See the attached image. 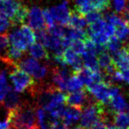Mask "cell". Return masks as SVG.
<instances>
[{"instance_id":"cell-1","label":"cell","mask_w":129,"mask_h":129,"mask_svg":"<svg viewBox=\"0 0 129 129\" xmlns=\"http://www.w3.org/2000/svg\"><path fill=\"white\" fill-rule=\"evenodd\" d=\"M7 118L12 129H28L38 126L35 107L29 103L22 104L16 110L8 111Z\"/></svg>"},{"instance_id":"cell-2","label":"cell","mask_w":129,"mask_h":129,"mask_svg":"<svg viewBox=\"0 0 129 129\" xmlns=\"http://www.w3.org/2000/svg\"><path fill=\"white\" fill-rule=\"evenodd\" d=\"M9 77L16 92H25L26 91H28L31 93L36 87L35 79L18 66L11 70Z\"/></svg>"},{"instance_id":"cell-3","label":"cell","mask_w":129,"mask_h":129,"mask_svg":"<svg viewBox=\"0 0 129 129\" xmlns=\"http://www.w3.org/2000/svg\"><path fill=\"white\" fill-rule=\"evenodd\" d=\"M17 66L36 80L45 79L48 74V68L45 64H40L35 58H26L17 63Z\"/></svg>"},{"instance_id":"cell-4","label":"cell","mask_w":129,"mask_h":129,"mask_svg":"<svg viewBox=\"0 0 129 129\" xmlns=\"http://www.w3.org/2000/svg\"><path fill=\"white\" fill-rule=\"evenodd\" d=\"M109 85L111 84H107L104 81L100 83H91L89 85L86 86L85 89L88 93L92 94L98 101L106 105L109 103L111 99L109 91H108Z\"/></svg>"},{"instance_id":"cell-5","label":"cell","mask_w":129,"mask_h":129,"mask_svg":"<svg viewBox=\"0 0 129 129\" xmlns=\"http://www.w3.org/2000/svg\"><path fill=\"white\" fill-rule=\"evenodd\" d=\"M91 101H92L89 100L88 98V92L85 88L71 91L65 95V104L69 106L80 107L83 109L85 105H88Z\"/></svg>"},{"instance_id":"cell-6","label":"cell","mask_w":129,"mask_h":129,"mask_svg":"<svg viewBox=\"0 0 129 129\" xmlns=\"http://www.w3.org/2000/svg\"><path fill=\"white\" fill-rule=\"evenodd\" d=\"M72 74L66 67H54L52 70V85L61 91H67V80Z\"/></svg>"},{"instance_id":"cell-7","label":"cell","mask_w":129,"mask_h":129,"mask_svg":"<svg viewBox=\"0 0 129 129\" xmlns=\"http://www.w3.org/2000/svg\"><path fill=\"white\" fill-rule=\"evenodd\" d=\"M54 21L63 25H67L70 16V10L68 8V1L63 0L60 4L52 7L49 9Z\"/></svg>"},{"instance_id":"cell-8","label":"cell","mask_w":129,"mask_h":129,"mask_svg":"<svg viewBox=\"0 0 129 129\" xmlns=\"http://www.w3.org/2000/svg\"><path fill=\"white\" fill-rule=\"evenodd\" d=\"M27 20H28L29 26L31 29L35 30L45 29L46 25L44 21L43 13L41 9L38 7H33L31 9L29 10Z\"/></svg>"},{"instance_id":"cell-9","label":"cell","mask_w":129,"mask_h":129,"mask_svg":"<svg viewBox=\"0 0 129 129\" xmlns=\"http://www.w3.org/2000/svg\"><path fill=\"white\" fill-rule=\"evenodd\" d=\"M2 103L3 107L7 110V111L14 110L21 106L22 104V99L20 97L19 94L15 90H13L10 86L4 98H3Z\"/></svg>"},{"instance_id":"cell-10","label":"cell","mask_w":129,"mask_h":129,"mask_svg":"<svg viewBox=\"0 0 129 129\" xmlns=\"http://www.w3.org/2000/svg\"><path fill=\"white\" fill-rule=\"evenodd\" d=\"M82 108L75 107V106H67L64 108L63 113L61 119L63 123L66 124L67 127H70L80 119Z\"/></svg>"},{"instance_id":"cell-11","label":"cell","mask_w":129,"mask_h":129,"mask_svg":"<svg viewBox=\"0 0 129 129\" xmlns=\"http://www.w3.org/2000/svg\"><path fill=\"white\" fill-rule=\"evenodd\" d=\"M22 5L17 0H3L0 3V14L11 20Z\"/></svg>"},{"instance_id":"cell-12","label":"cell","mask_w":129,"mask_h":129,"mask_svg":"<svg viewBox=\"0 0 129 129\" xmlns=\"http://www.w3.org/2000/svg\"><path fill=\"white\" fill-rule=\"evenodd\" d=\"M63 59L66 64H70L72 66L73 71L72 72H76L81 70L83 67L82 60L80 58V56L76 54L73 51L68 47V48L65 49V51L63 53Z\"/></svg>"},{"instance_id":"cell-13","label":"cell","mask_w":129,"mask_h":129,"mask_svg":"<svg viewBox=\"0 0 129 129\" xmlns=\"http://www.w3.org/2000/svg\"><path fill=\"white\" fill-rule=\"evenodd\" d=\"M8 38L9 42L11 43L12 46L23 51V52H25L29 46L25 36L23 35V34L20 29H16L12 34H10Z\"/></svg>"},{"instance_id":"cell-14","label":"cell","mask_w":129,"mask_h":129,"mask_svg":"<svg viewBox=\"0 0 129 129\" xmlns=\"http://www.w3.org/2000/svg\"><path fill=\"white\" fill-rule=\"evenodd\" d=\"M29 53L33 58L36 60H45L47 61H49L51 60L45 47L40 43H35L31 44L29 49Z\"/></svg>"},{"instance_id":"cell-15","label":"cell","mask_w":129,"mask_h":129,"mask_svg":"<svg viewBox=\"0 0 129 129\" xmlns=\"http://www.w3.org/2000/svg\"><path fill=\"white\" fill-rule=\"evenodd\" d=\"M36 118L37 122L42 129H49L55 122H57L50 117L49 114L47 113L45 110L40 107L36 110Z\"/></svg>"},{"instance_id":"cell-16","label":"cell","mask_w":129,"mask_h":129,"mask_svg":"<svg viewBox=\"0 0 129 129\" xmlns=\"http://www.w3.org/2000/svg\"><path fill=\"white\" fill-rule=\"evenodd\" d=\"M86 25L87 23L86 21V19H85V16L79 14L75 10H71L69 20L67 24V26L72 27L74 29H82L86 26Z\"/></svg>"},{"instance_id":"cell-17","label":"cell","mask_w":129,"mask_h":129,"mask_svg":"<svg viewBox=\"0 0 129 129\" xmlns=\"http://www.w3.org/2000/svg\"><path fill=\"white\" fill-rule=\"evenodd\" d=\"M82 63L85 66V67L91 70L92 72H100L99 64L97 61L96 56L93 54L89 53L86 52L84 54H82Z\"/></svg>"},{"instance_id":"cell-18","label":"cell","mask_w":129,"mask_h":129,"mask_svg":"<svg viewBox=\"0 0 129 129\" xmlns=\"http://www.w3.org/2000/svg\"><path fill=\"white\" fill-rule=\"evenodd\" d=\"M28 12H29L28 8L25 5H22L18 9V11L16 12L14 16L10 20V21L12 23V25H23L27 20Z\"/></svg>"},{"instance_id":"cell-19","label":"cell","mask_w":129,"mask_h":129,"mask_svg":"<svg viewBox=\"0 0 129 129\" xmlns=\"http://www.w3.org/2000/svg\"><path fill=\"white\" fill-rule=\"evenodd\" d=\"M74 10L81 16H85L88 12L93 11L94 8L90 3V0H75Z\"/></svg>"},{"instance_id":"cell-20","label":"cell","mask_w":129,"mask_h":129,"mask_svg":"<svg viewBox=\"0 0 129 129\" xmlns=\"http://www.w3.org/2000/svg\"><path fill=\"white\" fill-rule=\"evenodd\" d=\"M111 110H113L114 113L116 112H121L123 111L126 109V102H125L124 98L121 96V95H117V96L111 97V99L109 101V103Z\"/></svg>"},{"instance_id":"cell-21","label":"cell","mask_w":129,"mask_h":129,"mask_svg":"<svg viewBox=\"0 0 129 129\" xmlns=\"http://www.w3.org/2000/svg\"><path fill=\"white\" fill-rule=\"evenodd\" d=\"M75 75L77 76V78L81 80V82L85 86H87L92 83V74L93 72L89 69H87L86 67H82L81 70L76 72H72Z\"/></svg>"},{"instance_id":"cell-22","label":"cell","mask_w":129,"mask_h":129,"mask_svg":"<svg viewBox=\"0 0 129 129\" xmlns=\"http://www.w3.org/2000/svg\"><path fill=\"white\" fill-rule=\"evenodd\" d=\"M121 41H126L129 37V28L122 21L118 25H114V35Z\"/></svg>"},{"instance_id":"cell-23","label":"cell","mask_w":129,"mask_h":129,"mask_svg":"<svg viewBox=\"0 0 129 129\" xmlns=\"http://www.w3.org/2000/svg\"><path fill=\"white\" fill-rule=\"evenodd\" d=\"M105 46H106V49L108 52H109L111 54H114L118 52L122 48L123 43H122L121 40L118 39L115 35H112L108 38V40Z\"/></svg>"},{"instance_id":"cell-24","label":"cell","mask_w":129,"mask_h":129,"mask_svg":"<svg viewBox=\"0 0 129 129\" xmlns=\"http://www.w3.org/2000/svg\"><path fill=\"white\" fill-rule=\"evenodd\" d=\"M114 123L122 129L128 127V114L123 111L116 112L114 114Z\"/></svg>"},{"instance_id":"cell-25","label":"cell","mask_w":129,"mask_h":129,"mask_svg":"<svg viewBox=\"0 0 129 129\" xmlns=\"http://www.w3.org/2000/svg\"><path fill=\"white\" fill-rule=\"evenodd\" d=\"M6 56L8 57L9 60H11L12 61H13L14 63H16L17 64V61L21 60L23 57V51L20 50L18 48H16L15 47H9L8 50L6 52Z\"/></svg>"},{"instance_id":"cell-26","label":"cell","mask_w":129,"mask_h":129,"mask_svg":"<svg viewBox=\"0 0 129 129\" xmlns=\"http://www.w3.org/2000/svg\"><path fill=\"white\" fill-rule=\"evenodd\" d=\"M83 87V83L81 82V80L78 79L77 76L74 74L69 77L67 83V90L69 91H74L80 90Z\"/></svg>"},{"instance_id":"cell-27","label":"cell","mask_w":129,"mask_h":129,"mask_svg":"<svg viewBox=\"0 0 129 129\" xmlns=\"http://www.w3.org/2000/svg\"><path fill=\"white\" fill-rule=\"evenodd\" d=\"M9 85L7 80V73L6 70L0 71V103L2 102L4 98L7 91L8 90Z\"/></svg>"},{"instance_id":"cell-28","label":"cell","mask_w":129,"mask_h":129,"mask_svg":"<svg viewBox=\"0 0 129 129\" xmlns=\"http://www.w3.org/2000/svg\"><path fill=\"white\" fill-rule=\"evenodd\" d=\"M69 47L76 54H77L78 56L82 55V54L86 52V45H85L84 40H81V39L72 40Z\"/></svg>"},{"instance_id":"cell-29","label":"cell","mask_w":129,"mask_h":129,"mask_svg":"<svg viewBox=\"0 0 129 129\" xmlns=\"http://www.w3.org/2000/svg\"><path fill=\"white\" fill-rule=\"evenodd\" d=\"M97 61H98V64H99V66L103 68V69L106 68L112 63H114V60L112 59L111 56L108 53H107V52L98 54Z\"/></svg>"},{"instance_id":"cell-30","label":"cell","mask_w":129,"mask_h":129,"mask_svg":"<svg viewBox=\"0 0 129 129\" xmlns=\"http://www.w3.org/2000/svg\"><path fill=\"white\" fill-rule=\"evenodd\" d=\"M46 31L48 32L50 35L59 37V38H63L64 35V26L60 24H53V25L49 26L47 28Z\"/></svg>"},{"instance_id":"cell-31","label":"cell","mask_w":129,"mask_h":129,"mask_svg":"<svg viewBox=\"0 0 129 129\" xmlns=\"http://www.w3.org/2000/svg\"><path fill=\"white\" fill-rule=\"evenodd\" d=\"M102 18H103V15L101 14V12L96 11V10H93V11L88 12L87 14L85 16V19H86V21L88 25L96 22L98 20L102 19Z\"/></svg>"},{"instance_id":"cell-32","label":"cell","mask_w":129,"mask_h":129,"mask_svg":"<svg viewBox=\"0 0 129 129\" xmlns=\"http://www.w3.org/2000/svg\"><path fill=\"white\" fill-rule=\"evenodd\" d=\"M9 38L7 34H1L0 35V56L1 54L6 53L7 50L9 47Z\"/></svg>"},{"instance_id":"cell-33","label":"cell","mask_w":129,"mask_h":129,"mask_svg":"<svg viewBox=\"0 0 129 129\" xmlns=\"http://www.w3.org/2000/svg\"><path fill=\"white\" fill-rule=\"evenodd\" d=\"M42 13H43V17H44V21H45V24L47 27H49L53 25V24H55V21H54V20L49 9L43 10Z\"/></svg>"},{"instance_id":"cell-34","label":"cell","mask_w":129,"mask_h":129,"mask_svg":"<svg viewBox=\"0 0 129 129\" xmlns=\"http://www.w3.org/2000/svg\"><path fill=\"white\" fill-rule=\"evenodd\" d=\"M11 25H12L11 21H8L5 16L0 14V34L8 30Z\"/></svg>"},{"instance_id":"cell-35","label":"cell","mask_w":129,"mask_h":129,"mask_svg":"<svg viewBox=\"0 0 129 129\" xmlns=\"http://www.w3.org/2000/svg\"><path fill=\"white\" fill-rule=\"evenodd\" d=\"M114 6L115 11L120 13L123 11L126 7V0H114Z\"/></svg>"},{"instance_id":"cell-36","label":"cell","mask_w":129,"mask_h":129,"mask_svg":"<svg viewBox=\"0 0 129 129\" xmlns=\"http://www.w3.org/2000/svg\"><path fill=\"white\" fill-rule=\"evenodd\" d=\"M120 14H121L120 18L122 19V21L129 28V5L125 7L124 10L122 12H120Z\"/></svg>"},{"instance_id":"cell-37","label":"cell","mask_w":129,"mask_h":129,"mask_svg":"<svg viewBox=\"0 0 129 129\" xmlns=\"http://www.w3.org/2000/svg\"><path fill=\"white\" fill-rule=\"evenodd\" d=\"M107 125L102 119H100L96 121L92 126L90 127V129H106Z\"/></svg>"},{"instance_id":"cell-38","label":"cell","mask_w":129,"mask_h":129,"mask_svg":"<svg viewBox=\"0 0 129 129\" xmlns=\"http://www.w3.org/2000/svg\"><path fill=\"white\" fill-rule=\"evenodd\" d=\"M122 74V78H123V81H125L129 84V68L125 70H119Z\"/></svg>"},{"instance_id":"cell-39","label":"cell","mask_w":129,"mask_h":129,"mask_svg":"<svg viewBox=\"0 0 129 129\" xmlns=\"http://www.w3.org/2000/svg\"><path fill=\"white\" fill-rule=\"evenodd\" d=\"M0 129H12L9 119L8 118H6V119L4 121L0 123Z\"/></svg>"},{"instance_id":"cell-40","label":"cell","mask_w":129,"mask_h":129,"mask_svg":"<svg viewBox=\"0 0 129 129\" xmlns=\"http://www.w3.org/2000/svg\"><path fill=\"white\" fill-rule=\"evenodd\" d=\"M106 129H122L120 127H118V126H116V125H114V124H109L108 125Z\"/></svg>"},{"instance_id":"cell-41","label":"cell","mask_w":129,"mask_h":129,"mask_svg":"<svg viewBox=\"0 0 129 129\" xmlns=\"http://www.w3.org/2000/svg\"><path fill=\"white\" fill-rule=\"evenodd\" d=\"M28 129H39V127L38 126H35V127H30Z\"/></svg>"},{"instance_id":"cell-42","label":"cell","mask_w":129,"mask_h":129,"mask_svg":"<svg viewBox=\"0 0 129 129\" xmlns=\"http://www.w3.org/2000/svg\"><path fill=\"white\" fill-rule=\"evenodd\" d=\"M73 129H85V128H83L82 127H74Z\"/></svg>"},{"instance_id":"cell-43","label":"cell","mask_w":129,"mask_h":129,"mask_svg":"<svg viewBox=\"0 0 129 129\" xmlns=\"http://www.w3.org/2000/svg\"><path fill=\"white\" fill-rule=\"evenodd\" d=\"M126 108L127 109V110H128V112H129V104L127 105V106H126Z\"/></svg>"},{"instance_id":"cell-44","label":"cell","mask_w":129,"mask_h":129,"mask_svg":"<svg viewBox=\"0 0 129 129\" xmlns=\"http://www.w3.org/2000/svg\"><path fill=\"white\" fill-rule=\"evenodd\" d=\"M128 127H129V114H128Z\"/></svg>"},{"instance_id":"cell-45","label":"cell","mask_w":129,"mask_h":129,"mask_svg":"<svg viewBox=\"0 0 129 129\" xmlns=\"http://www.w3.org/2000/svg\"><path fill=\"white\" fill-rule=\"evenodd\" d=\"M124 129H129V127H127V128H124Z\"/></svg>"}]
</instances>
